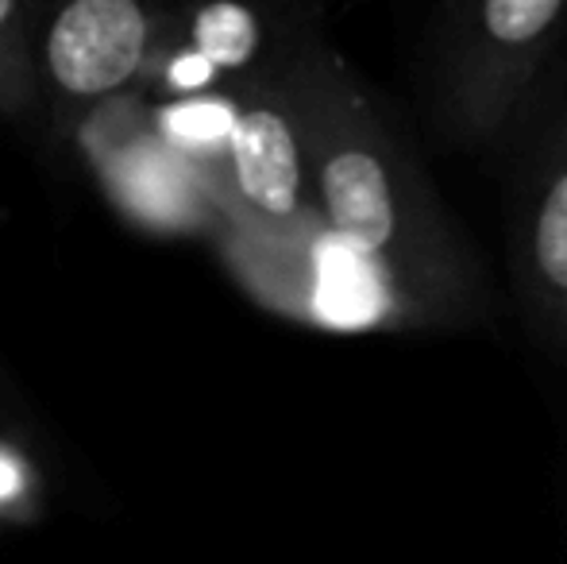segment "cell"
<instances>
[{
    "mask_svg": "<svg viewBox=\"0 0 567 564\" xmlns=\"http://www.w3.org/2000/svg\"><path fill=\"white\" fill-rule=\"evenodd\" d=\"M309 178L324 240L363 267L390 317L463 325L478 314V267L460 228L413 143L337 51L313 90Z\"/></svg>",
    "mask_w": 567,
    "mask_h": 564,
    "instance_id": "6da1fadb",
    "label": "cell"
},
{
    "mask_svg": "<svg viewBox=\"0 0 567 564\" xmlns=\"http://www.w3.org/2000/svg\"><path fill=\"white\" fill-rule=\"evenodd\" d=\"M567 0H436L417 47V105L444 151H494L564 59Z\"/></svg>",
    "mask_w": 567,
    "mask_h": 564,
    "instance_id": "7a4b0ae2",
    "label": "cell"
},
{
    "mask_svg": "<svg viewBox=\"0 0 567 564\" xmlns=\"http://www.w3.org/2000/svg\"><path fill=\"white\" fill-rule=\"evenodd\" d=\"M332 43L225 98V132L205 155L228 252H301L321 240L309 178V113Z\"/></svg>",
    "mask_w": 567,
    "mask_h": 564,
    "instance_id": "3957f363",
    "label": "cell"
},
{
    "mask_svg": "<svg viewBox=\"0 0 567 564\" xmlns=\"http://www.w3.org/2000/svg\"><path fill=\"white\" fill-rule=\"evenodd\" d=\"M494 155L506 174V259L525 329L567 360V54Z\"/></svg>",
    "mask_w": 567,
    "mask_h": 564,
    "instance_id": "277c9868",
    "label": "cell"
},
{
    "mask_svg": "<svg viewBox=\"0 0 567 564\" xmlns=\"http://www.w3.org/2000/svg\"><path fill=\"white\" fill-rule=\"evenodd\" d=\"M337 0H166L140 98H213L290 66L321 43Z\"/></svg>",
    "mask_w": 567,
    "mask_h": 564,
    "instance_id": "5b68a950",
    "label": "cell"
},
{
    "mask_svg": "<svg viewBox=\"0 0 567 564\" xmlns=\"http://www.w3.org/2000/svg\"><path fill=\"white\" fill-rule=\"evenodd\" d=\"M166 0H23L39 105L59 136H78L109 101L140 85Z\"/></svg>",
    "mask_w": 567,
    "mask_h": 564,
    "instance_id": "8992f818",
    "label": "cell"
},
{
    "mask_svg": "<svg viewBox=\"0 0 567 564\" xmlns=\"http://www.w3.org/2000/svg\"><path fill=\"white\" fill-rule=\"evenodd\" d=\"M116 202L151 228L220 225V205L202 158L178 147L140 93L109 101L78 129Z\"/></svg>",
    "mask_w": 567,
    "mask_h": 564,
    "instance_id": "52a82bcc",
    "label": "cell"
},
{
    "mask_svg": "<svg viewBox=\"0 0 567 564\" xmlns=\"http://www.w3.org/2000/svg\"><path fill=\"white\" fill-rule=\"evenodd\" d=\"M35 113H43V105L31 66L23 0H0V116L28 124Z\"/></svg>",
    "mask_w": 567,
    "mask_h": 564,
    "instance_id": "ba28073f",
    "label": "cell"
}]
</instances>
